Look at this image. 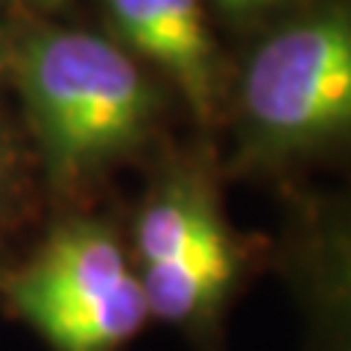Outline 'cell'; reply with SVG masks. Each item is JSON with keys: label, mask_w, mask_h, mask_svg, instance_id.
I'll list each match as a JSON object with an SVG mask.
<instances>
[{"label": "cell", "mask_w": 351, "mask_h": 351, "mask_svg": "<svg viewBox=\"0 0 351 351\" xmlns=\"http://www.w3.org/2000/svg\"><path fill=\"white\" fill-rule=\"evenodd\" d=\"M9 56H12V44L6 41L3 29H0V73L9 71Z\"/></svg>", "instance_id": "9c48e42d"}, {"label": "cell", "mask_w": 351, "mask_h": 351, "mask_svg": "<svg viewBox=\"0 0 351 351\" xmlns=\"http://www.w3.org/2000/svg\"><path fill=\"white\" fill-rule=\"evenodd\" d=\"M351 161V0H307L261 29L237 73L228 173L290 184Z\"/></svg>", "instance_id": "6da1fadb"}, {"label": "cell", "mask_w": 351, "mask_h": 351, "mask_svg": "<svg viewBox=\"0 0 351 351\" xmlns=\"http://www.w3.org/2000/svg\"><path fill=\"white\" fill-rule=\"evenodd\" d=\"M12 3H21V6H36V9H53V6H59L62 0H12Z\"/></svg>", "instance_id": "30bf717a"}, {"label": "cell", "mask_w": 351, "mask_h": 351, "mask_svg": "<svg viewBox=\"0 0 351 351\" xmlns=\"http://www.w3.org/2000/svg\"><path fill=\"white\" fill-rule=\"evenodd\" d=\"M0 295L50 351H126L152 322L123 237L82 211L62 217L6 272Z\"/></svg>", "instance_id": "277c9868"}, {"label": "cell", "mask_w": 351, "mask_h": 351, "mask_svg": "<svg viewBox=\"0 0 351 351\" xmlns=\"http://www.w3.org/2000/svg\"><path fill=\"white\" fill-rule=\"evenodd\" d=\"M114 44L144 59L179 88L202 126H211L223 97L219 53L202 0H100Z\"/></svg>", "instance_id": "8992f818"}, {"label": "cell", "mask_w": 351, "mask_h": 351, "mask_svg": "<svg viewBox=\"0 0 351 351\" xmlns=\"http://www.w3.org/2000/svg\"><path fill=\"white\" fill-rule=\"evenodd\" d=\"M129 255L152 322L179 331L196 351L223 348L255 246L226 219L211 173L199 164L161 170L132 219Z\"/></svg>", "instance_id": "3957f363"}, {"label": "cell", "mask_w": 351, "mask_h": 351, "mask_svg": "<svg viewBox=\"0 0 351 351\" xmlns=\"http://www.w3.org/2000/svg\"><path fill=\"white\" fill-rule=\"evenodd\" d=\"M307 0H214V6L240 27H267L295 12Z\"/></svg>", "instance_id": "52a82bcc"}, {"label": "cell", "mask_w": 351, "mask_h": 351, "mask_svg": "<svg viewBox=\"0 0 351 351\" xmlns=\"http://www.w3.org/2000/svg\"><path fill=\"white\" fill-rule=\"evenodd\" d=\"M278 258L302 322L299 351H351V182L290 196Z\"/></svg>", "instance_id": "5b68a950"}, {"label": "cell", "mask_w": 351, "mask_h": 351, "mask_svg": "<svg viewBox=\"0 0 351 351\" xmlns=\"http://www.w3.org/2000/svg\"><path fill=\"white\" fill-rule=\"evenodd\" d=\"M21 191H24V173H21V156L12 138L0 129V219L18 211Z\"/></svg>", "instance_id": "ba28073f"}, {"label": "cell", "mask_w": 351, "mask_h": 351, "mask_svg": "<svg viewBox=\"0 0 351 351\" xmlns=\"http://www.w3.org/2000/svg\"><path fill=\"white\" fill-rule=\"evenodd\" d=\"M15 73L44 184L80 202L149 141L161 94L149 73L88 29L41 24L12 44Z\"/></svg>", "instance_id": "7a4b0ae2"}, {"label": "cell", "mask_w": 351, "mask_h": 351, "mask_svg": "<svg viewBox=\"0 0 351 351\" xmlns=\"http://www.w3.org/2000/svg\"><path fill=\"white\" fill-rule=\"evenodd\" d=\"M6 272H9V267H3V263H0V287H3V278H6Z\"/></svg>", "instance_id": "8fae6325"}]
</instances>
